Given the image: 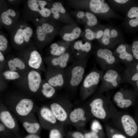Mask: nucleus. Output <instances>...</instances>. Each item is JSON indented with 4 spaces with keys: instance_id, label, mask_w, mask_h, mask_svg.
I'll use <instances>...</instances> for the list:
<instances>
[{
    "instance_id": "1",
    "label": "nucleus",
    "mask_w": 138,
    "mask_h": 138,
    "mask_svg": "<svg viewBox=\"0 0 138 138\" xmlns=\"http://www.w3.org/2000/svg\"><path fill=\"white\" fill-rule=\"evenodd\" d=\"M89 57L75 60L64 69L66 78L64 87L68 92H75L82 81Z\"/></svg>"
},
{
    "instance_id": "2",
    "label": "nucleus",
    "mask_w": 138,
    "mask_h": 138,
    "mask_svg": "<svg viewBox=\"0 0 138 138\" xmlns=\"http://www.w3.org/2000/svg\"><path fill=\"white\" fill-rule=\"evenodd\" d=\"M92 53L103 71H105L121 62L113 51L99 44L93 48Z\"/></svg>"
},
{
    "instance_id": "3",
    "label": "nucleus",
    "mask_w": 138,
    "mask_h": 138,
    "mask_svg": "<svg viewBox=\"0 0 138 138\" xmlns=\"http://www.w3.org/2000/svg\"><path fill=\"white\" fill-rule=\"evenodd\" d=\"M124 70L118 64L105 71L101 80L100 91H102L117 87L122 83L125 82Z\"/></svg>"
},
{
    "instance_id": "4",
    "label": "nucleus",
    "mask_w": 138,
    "mask_h": 138,
    "mask_svg": "<svg viewBox=\"0 0 138 138\" xmlns=\"http://www.w3.org/2000/svg\"><path fill=\"white\" fill-rule=\"evenodd\" d=\"M103 73L95 66L86 75L80 87V95L83 99H85L94 92L101 80Z\"/></svg>"
},
{
    "instance_id": "5",
    "label": "nucleus",
    "mask_w": 138,
    "mask_h": 138,
    "mask_svg": "<svg viewBox=\"0 0 138 138\" xmlns=\"http://www.w3.org/2000/svg\"><path fill=\"white\" fill-rule=\"evenodd\" d=\"M98 41L100 45L111 50L119 44L125 43L120 31L109 25L105 26L103 35Z\"/></svg>"
},
{
    "instance_id": "6",
    "label": "nucleus",
    "mask_w": 138,
    "mask_h": 138,
    "mask_svg": "<svg viewBox=\"0 0 138 138\" xmlns=\"http://www.w3.org/2000/svg\"><path fill=\"white\" fill-rule=\"evenodd\" d=\"M88 4L90 12L103 19L108 20L111 18H122L105 0H90L89 1Z\"/></svg>"
},
{
    "instance_id": "7",
    "label": "nucleus",
    "mask_w": 138,
    "mask_h": 138,
    "mask_svg": "<svg viewBox=\"0 0 138 138\" xmlns=\"http://www.w3.org/2000/svg\"><path fill=\"white\" fill-rule=\"evenodd\" d=\"M6 106L12 111L19 119L33 113L36 107L33 101L27 98L22 99L16 103Z\"/></svg>"
},
{
    "instance_id": "8",
    "label": "nucleus",
    "mask_w": 138,
    "mask_h": 138,
    "mask_svg": "<svg viewBox=\"0 0 138 138\" xmlns=\"http://www.w3.org/2000/svg\"><path fill=\"white\" fill-rule=\"evenodd\" d=\"M70 47L76 60L89 57L93 48L91 42L85 39L72 42L70 43Z\"/></svg>"
},
{
    "instance_id": "9",
    "label": "nucleus",
    "mask_w": 138,
    "mask_h": 138,
    "mask_svg": "<svg viewBox=\"0 0 138 138\" xmlns=\"http://www.w3.org/2000/svg\"><path fill=\"white\" fill-rule=\"evenodd\" d=\"M0 122L12 131L16 136H19V128L15 117L4 104L0 106Z\"/></svg>"
},
{
    "instance_id": "10",
    "label": "nucleus",
    "mask_w": 138,
    "mask_h": 138,
    "mask_svg": "<svg viewBox=\"0 0 138 138\" xmlns=\"http://www.w3.org/2000/svg\"><path fill=\"white\" fill-rule=\"evenodd\" d=\"M113 52L120 62L123 63L126 68L138 62L133 55L131 46L125 43L118 45Z\"/></svg>"
},
{
    "instance_id": "11",
    "label": "nucleus",
    "mask_w": 138,
    "mask_h": 138,
    "mask_svg": "<svg viewBox=\"0 0 138 138\" xmlns=\"http://www.w3.org/2000/svg\"><path fill=\"white\" fill-rule=\"evenodd\" d=\"M37 113L39 122L43 128L50 130L56 127L58 121L49 107L42 106Z\"/></svg>"
},
{
    "instance_id": "12",
    "label": "nucleus",
    "mask_w": 138,
    "mask_h": 138,
    "mask_svg": "<svg viewBox=\"0 0 138 138\" xmlns=\"http://www.w3.org/2000/svg\"><path fill=\"white\" fill-rule=\"evenodd\" d=\"M48 72V82L56 89L64 87L66 82L64 69L52 68Z\"/></svg>"
},
{
    "instance_id": "13",
    "label": "nucleus",
    "mask_w": 138,
    "mask_h": 138,
    "mask_svg": "<svg viewBox=\"0 0 138 138\" xmlns=\"http://www.w3.org/2000/svg\"><path fill=\"white\" fill-rule=\"evenodd\" d=\"M51 59L49 60L50 66L56 68L64 70L69 63H72L75 60L70 47L63 54Z\"/></svg>"
},
{
    "instance_id": "14",
    "label": "nucleus",
    "mask_w": 138,
    "mask_h": 138,
    "mask_svg": "<svg viewBox=\"0 0 138 138\" xmlns=\"http://www.w3.org/2000/svg\"><path fill=\"white\" fill-rule=\"evenodd\" d=\"M67 98L63 97L52 102L49 107L58 121L64 122L69 117L67 111L63 106Z\"/></svg>"
},
{
    "instance_id": "15",
    "label": "nucleus",
    "mask_w": 138,
    "mask_h": 138,
    "mask_svg": "<svg viewBox=\"0 0 138 138\" xmlns=\"http://www.w3.org/2000/svg\"><path fill=\"white\" fill-rule=\"evenodd\" d=\"M33 114V113H32L19 120L23 127L28 134H38L42 126Z\"/></svg>"
},
{
    "instance_id": "16",
    "label": "nucleus",
    "mask_w": 138,
    "mask_h": 138,
    "mask_svg": "<svg viewBox=\"0 0 138 138\" xmlns=\"http://www.w3.org/2000/svg\"><path fill=\"white\" fill-rule=\"evenodd\" d=\"M122 25L127 31L129 28L138 26V7H130L125 14Z\"/></svg>"
},
{
    "instance_id": "17",
    "label": "nucleus",
    "mask_w": 138,
    "mask_h": 138,
    "mask_svg": "<svg viewBox=\"0 0 138 138\" xmlns=\"http://www.w3.org/2000/svg\"><path fill=\"white\" fill-rule=\"evenodd\" d=\"M103 103L102 98L98 96L94 98L89 103L92 114L99 119H104L106 116V112L103 107Z\"/></svg>"
},
{
    "instance_id": "18",
    "label": "nucleus",
    "mask_w": 138,
    "mask_h": 138,
    "mask_svg": "<svg viewBox=\"0 0 138 138\" xmlns=\"http://www.w3.org/2000/svg\"><path fill=\"white\" fill-rule=\"evenodd\" d=\"M47 3L46 1L43 0H29L28 1V6L31 10L38 12L45 17H49L51 13L50 9L44 8Z\"/></svg>"
},
{
    "instance_id": "19",
    "label": "nucleus",
    "mask_w": 138,
    "mask_h": 138,
    "mask_svg": "<svg viewBox=\"0 0 138 138\" xmlns=\"http://www.w3.org/2000/svg\"><path fill=\"white\" fill-rule=\"evenodd\" d=\"M105 26L100 25L94 27L87 26L84 32L85 39L90 41L95 39L99 40L103 35Z\"/></svg>"
},
{
    "instance_id": "20",
    "label": "nucleus",
    "mask_w": 138,
    "mask_h": 138,
    "mask_svg": "<svg viewBox=\"0 0 138 138\" xmlns=\"http://www.w3.org/2000/svg\"><path fill=\"white\" fill-rule=\"evenodd\" d=\"M121 121L125 132L128 135L132 136L136 133L137 126L132 117L127 115H124L122 117Z\"/></svg>"
},
{
    "instance_id": "21",
    "label": "nucleus",
    "mask_w": 138,
    "mask_h": 138,
    "mask_svg": "<svg viewBox=\"0 0 138 138\" xmlns=\"http://www.w3.org/2000/svg\"><path fill=\"white\" fill-rule=\"evenodd\" d=\"M124 76L125 82L131 85L138 81V62L125 69Z\"/></svg>"
},
{
    "instance_id": "22",
    "label": "nucleus",
    "mask_w": 138,
    "mask_h": 138,
    "mask_svg": "<svg viewBox=\"0 0 138 138\" xmlns=\"http://www.w3.org/2000/svg\"><path fill=\"white\" fill-rule=\"evenodd\" d=\"M68 30H63L62 38L65 42L70 43L78 38L81 35L82 30L77 26H71Z\"/></svg>"
},
{
    "instance_id": "23",
    "label": "nucleus",
    "mask_w": 138,
    "mask_h": 138,
    "mask_svg": "<svg viewBox=\"0 0 138 138\" xmlns=\"http://www.w3.org/2000/svg\"><path fill=\"white\" fill-rule=\"evenodd\" d=\"M41 77L40 74L35 71H31L28 76L29 88L32 92L35 93L39 88L41 82Z\"/></svg>"
},
{
    "instance_id": "24",
    "label": "nucleus",
    "mask_w": 138,
    "mask_h": 138,
    "mask_svg": "<svg viewBox=\"0 0 138 138\" xmlns=\"http://www.w3.org/2000/svg\"><path fill=\"white\" fill-rule=\"evenodd\" d=\"M108 4L113 9L120 11L125 14L130 8L129 0H113L108 1Z\"/></svg>"
},
{
    "instance_id": "25",
    "label": "nucleus",
    "mask_w": 138,
    "mask_h": 138,
    "mask_svg": "<svg viewBox=\"0 0 138 138\" xmlns=\"http://www.w3.org/2000/svg\"><path fill=\"white\" fill-rule=\"evenodd\" d=\"M70 43L62 42L59 44L56 43L52 44L50 46L51 54L54 56H60L66 52L70 47Z\"/></svg>"
},
{
    "instance_id": "26",
    "label": "nucleus",
    "mask_w": 138,
    "mask_h": 138,
    "mask_svg": "<svg viewBox=\"0 0 138 138\" xmlns=\"http://www.w3.org/2000/svg\"><path fill=\"white\" fill-rule=\"evenodd\" d=\"M85 114V112L84 109L79 107L74 109L70 112L68 118L71 122L76 123L85 121L86 120Z\"/></svg>"
},
{
    "instance_id": "27",
    "label": "nucleus",
    "mask_w": 138,
    "mask_h": 138,
    "mask_svg": "<svg viewBox=\"0 0 138 138\" xmlns=\"http://www.w3.org/2000/svg\"><path fill=\"white\" fill-rule=\"evenodd\" d=\"M114 101L117 103L119 107L123 108L128 107L132 104V101L129 99L124 97L122 90L118 91L116 93L113 97Z\"/></svg>"
},
{
    "instance_id": "28",
    "label": "nucleus",
    "mask_w": 138,
    "mask_h": 138,
    "mask_svg": "<svg viewBox=\"0 0 138 138\" xmlns=\"http://www.w3.org/2000/svg\"><path fill=\"white\" fill-rule=\"evenodd\" d=\"M42 62L41 56L37 51L34 50L31 53L28 63L30 67L38 69L40 66Z\"/></svg>"
},
{
    "instance_id": "29",
    "label": "nucleus",
    "mask_w": 138,
    "mask_h": 138,
    "mask_svg": "<svg viewBox=\"0 0 138 138\" xmlns=\"http://www.w3.org/2000/svg\"><path fill=\"white\" fill-rule=\"evenodd\" d=\"M85 12V16L82 20L84 19V21L85 22L87 26L94 27L100 25L98 23V20L96 16L90 12Z\"/></svg>"
},
{
    "instance_id": "30",
    "label": "nucleus",
    "mask_w": 138,
    "mask_h": 138,
    "mask_svg": "<svg viewBox=\"0 0 138 138\" xmlns=\"http://www.w3.org/2000/svg\"><path fill=\"white\" fill-rule=\"evenodd\" d=\"M56 89L47 82L43 84L41 92L45 98H50L55 96L56 93Z\"/></svg>"
},
{
    "instance_id": "31",
    "label": "nucleus",
    "mask_w": 138,
    "mask_h": 138,
    "mask_svg": "<svg viewBox=\"0 0 138 138\" xmlns=\"http://www.w3.org/2000/svg\"><path fill=\"white\" fill-rule=\"evenodd\" d=\"M16 13L14 10L12 9H9L3 12L1 15V18L3 23L4 24L9 25L12 23V19L9 17L11 16L14 17Z\"/></svg>"
},
{
    "instance_id": "32",
    "label": "nucleus",
    "mask_w": 138,
    "mask_h": 138,
    "mask_svg": "<svg viewBox=\"0 0 138 138\" xmlns=\"http://www.w3.org/2000/svg\"><path fill=\"white\" fill-rule=\"evenodd\" d=\"M0 134V138H12L17 136L1 122Z\"/></svg>"
},
{
    "instance_id": "33",
    "label": "nucleus",
    "mask_w": 138,
    "mask_h": 138,
    "mask_svg": "<svg viewBox=\"0 0 138 138\" xmlns=\"http://www.w3.org/2000/svg\"><path fill=\"white\" fill-rule=\"evenodd\" d=\"M24 29H19L17 31L14 38L15 42L17 44L20 45L22 44L24 41Z\"/></svg>"
},
{
    "instance_id": "34",
    "label": "nucleus",
    "mask_w": 138,
    "mask_h": 138,
    "mask_svg": "<svg viewBox=\"0 0 138 138\" xmlns=\"http://www.w3.org/2000/svg\"><path fill=\"white\" fill-rule=\"evenodd\" d=\"M3 75L8 79L14 80L18 79L20 76L18 73L15 71H8L4 72Z\"/></svg>"
},
{
    "instance_id": "35",
    "label": "nucleus",
    "mask_w": 138,
    "mask_h": 138,
    "mask_svg": "<svg viewBox=\"0 0 138 138\" xmlns=\"http://www.w3.org/2000/svg\"><path fill=\"white\" fill-rule=\"evenodd\" d=\"M49 138H62L60 131L56 127L52 128L50 130Z\"/></svg>"
},
{
    "instance_id": "36",
    "label": "nucleus",
    "mask_w": 138,
    "mask_h": 138,
    "mask_svg": "<svg viewBox=\"0 0 138 138\" xmlns=\"http://www.w3.org/2000/svg\"><path fill=\"white\" fill-rule=\"evenodd\" d=\"M36 33L37 38L40 41L44 40L46 36L48 34L41 26H39L36 29Z\"/></svg>"
},
{
    "instance_id": "37",
    "label": "nucleus",
    "mask_w": 138,
    "mask_h": 138,
    "mask_svg": "<svg viewBox=\"0 0 138 138\" xmlns=\"http://www.w3.org/2000/svg\"><path fill=\"white\" fill-rule=\"evenodd\" d=\"M131 47L133 55L136 61L138 62V40H135L133 41Z\"/></svg>"
},
{
    "instance_id": "38",
    "label": "nucleus",
    "mask_w": 138,
    "mask_h": 138,
    "mask_svg": "<svg viewBox=\"0 0 138 138\" xmlns=\"http://www.w3.org/2000/svg\"><path fill=\"white\" fill-rule=\"evenodd\" d=\"M24 39L26 42H28L32 34L33 31L32 29L30 27H28L24 29Z\"/></svg>"
},
{
    "instance_id": "39",
    "label": "nucleus",
    "mask_w": 138,
    "mask_h": 138,
    "mask_svg": "<svg viewBox=\"0 0 138 138\" xmlns=\"http://www.w3.org/2000/svg\"><path fill=\"white\" fill-rule=\"evenodd\" d=\"M8 41L7 39L3 35H0V50L3 51L7 49Z\"/></svg>"
},
{
    "instance_id": "40",
    "label": "nucleus",
    "mask_w": 138,
    "mask_h": 138,
    "mask_svg": "<svg viewBox=\"0 0 138 138\" xmlns=\"http://www.w3.org/2000/svg\"><path fill=\"white\" fill-rule=\"evenodd\" d=\"M53 6L60 13L65 14L66 13L65 8L63 4L59 2L55 3L53 4Z\"/></svg>"
},
{
    "instance_id": "41",
    "label": "nucleus",
    "mask_w": 138,
    "mask_h": 138,
    "mask_svg": "<svg viewBox=\"0 0 138 138\" xmlns=\"http://www.w3.org/2000/svg\"><path fill=\"white\" fill-rule=\"evenodd\" d=\"M101 125L99 123L97 120H94L92 122L91 125V129L92 131L97 133L99 130L102 129Z\"/></svg>"
},
{
    "instance_id": "42",
    "label": "nucleus",
    "mask_w": 138,
    "mask_h": 138,
    "mask_svg": "<svg viewBox=\"0 0 138 138\" xmlns=\"http://www.w3.org/2000/svg\"><path fill=\"white\" fill-rule=\"evenodd\" d=\"M14 63L16 67L20 69H24L25 67V65L24 62L20 59L18 58L13 59Z\"/></svg>"
},
{
    "instance_id": "43",
    "label": "nucleus",
    "mask_w": 138,
    "mask_h": 138,
    "mask_svg": "<svg viewBox=\"0 0 138 138\" xmlns=\"http://www.w3.org/2000/svg\"><path fill=\"white\" fill-rule=\"evenodd\" d=\"M41 27L47 33H51L54 30L53 27L47 23L43 24L42 25Z\"/></svg>"
},
{
    "instance_id": "44",
    "label": "nucleus",
    "mask_w": 138,
    "mask_h": 138,
    "mask_svg": "<svg viewBox=\"0 0 138 138\" xmlns=\"http://www.w3.org/2000/svg\"><path fill=\"white\" fill-rule=\"evenodd\" d=\"M84 135L85 138H99L97 133L93 131L86 133Z\"/></svg>"
},
{
    "instance_id": "45",
    "label": "nucleus",
    "mask_w": 138,
    "mask_h": 138,
    "mask_svg": "<svg viewBox=\"0 0 138 138\" xmlns=\"http://www.w3.org/2000/svg\"><path fill=\"white\" fill-rule=\"evenodd\" d=\"M51 13L53 14V17L56 19H58L60 17V13L55 8L52 7L50 9Z\"/></svg>"
},
{
    "instance_id": "46",
    "label": "nucleus",
    "mask_w": 138,
    "mask_h": 138,
    "mask_svg": "<svg viewBox=\"0 0 138 138\" xmlns=\"http://www.w3.org/2000/svg\"><path fill=\"white\" fill-rule=\"evenodd\" d=\"M9 68L11 71H15L16 70V67L13 60H9L8 62Z\"/></svg>"
},
{
    "instance_id": "47",
    "label": "nucleus",
    "mask_w": 138,
    "mask_h": 138,
    "mask_svg": "<svg viewBox=\"0 0 138 138\" xmlns=\"http://www.w3.org/2000/svg\"><path fill=\"white\" fill-rule=\"evenodd\" d=\"M72 135L74 138H85L84 135L78 131L74 132L72 133Z\"/></svg>"
},
{
    "instance_id": "48",
    "label": "nucleus",
    "mask_w": 138,
    "mask_h": 138,
    "mask_svg": "<svg viewBox=\"0 0 138 138\" xmlns=\"http://www.w3.org/2000/svg\"><path fill=\"white\" fill-rule=\"evenodd\" d=\"M85 16V12L83 11H79L77 13V18L79 19L82 20Z\"/></svg>"
},
{
    "instance_id": "49",
    "label": "nucleus",
    "mask_w": 138,
    "mask_h": 138,
    "mask_svg": "<svg viewBox=\"0 0 138 138\" xmlns=\"http://www.w3.org/2000/svg\"><path fill=\"white\" fill-rule=\"evenodd\" d=\"M24 138H41V137L38 134H28Z\"/></svg>"
},
{
    "instance_id": "50",
    "label": "nucleus",
    "mask_w": 138,
    "mask_h": 138,
    "mask_svg": "<svg viewBox=\"0 0 138 138\" xmlns=\"http://www.w3.org/2000/svg\"><path fill=\"white\" fill-rule=\"evenodd\" d=\"M112 138H126L125 136L121 134H116L113 135Z\"/></svg>"
},
{
    "instance_id": "51",
    "label": "nucleus",
    "mask_w": 138,
    "mask_h": 138,
    "mask_svg": "<svg viewBox=\"0 0 138 138\" xmlns=\"http://www.w3.org/2000/svg\"><path fill=\"white\" fill-rule=\"evenodd\" d=\"M131 85L138 89V81L135 82Z\"/></svg>"
},
{
    "instance_id": "52",
    "label": "nucleus",
    "mask_w": 138,
    "mask_h": 138,
    "mask_svg": "<svg viewBox=\"0 0 138 138\" xmlns=\"http://www.w3.org/2000/svg\"><path fill=\"white\" fill-rule=\"evenodd\" d=\"M4 59V57L1 52H0V60L1 61H3Z\"/></svg>"
},
{
    "instance_id": "53",
    "label": "nucleus",
    "mask_w": 138,
    "mask_h": 138,
    "mask_svg": "<svg viewBox=\"0 0 138 138\" xmlns=\"http://www.w3.org/2000/svg\"><path fill=\"white\" fill-rule=\"evenodd\" d=\"M12 138H21L19 136H16Z\"/></svg>"
}]
</instances>
